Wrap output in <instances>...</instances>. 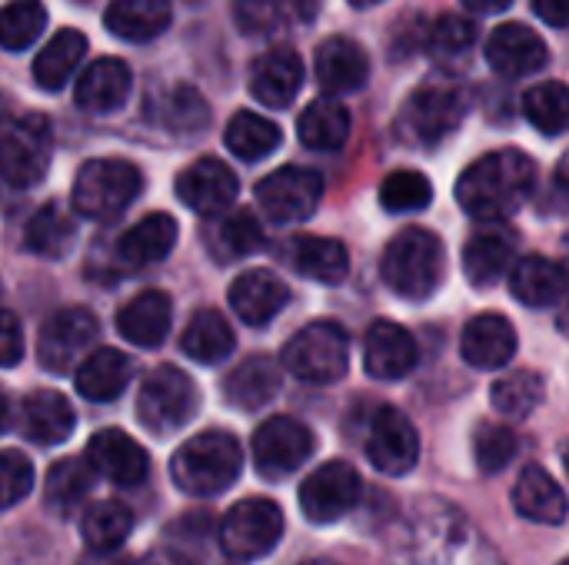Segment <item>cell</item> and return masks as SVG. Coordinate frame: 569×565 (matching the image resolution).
Returning <instances> with one entry per match:
<instances>
[{"label": "cell", "instance_id": "obj_1", "mask_svg": "<svg viewBox=\"0 0 569 565\" xmlns=\"http://www.w3.org/2000/svg\"><path fill=\"white\" fill-rule=\"evenodd\" d=\"M537 190V167L523 150H493L457 180L460 206L487 223L513 216Z\"/></svg>", "mask_w": 569, "mask_h": 565}, {"label": "cell", "instance_id": "obj_2", "mask_svg": "<svg viewBox=\"0 0 569 565\" xmlns=\"http://www.w3.org/2000/svg\"><path fill=\"white\" fill-rule=\"evenodd\" d=\"M243 470V450L230 433L210 430L193 440H187L173 460H170V476L187 496H217L237 483Z\"/></svg>", "mask_w": 569, "mask_h": 565}, {"label": "cell", "instance_id": "obj_3", "mask_svg": "<svg viewBox=\"0 0 569 565\" xmlns=\"http://www.w3.org/2000/svg\"><path fill=\"white\" fill-rule=\"evenodd\" d=\"M447 253L437 233L410 226L390 240L380 260L383 283L403 300H427L443 280Z\"/></svg>", "mask_w": 569, "mask_h": 565}, {"label": "cell", "instance_id": "obj_4", "mask_svg": "<svg viewBox=\"0 0 569 565\" xmlns=\"http://www.w3.org/2000/svg\"><path fill=\"white\" fill-rule=\"evenodd\" d=\"M143 176L130 160H90L73 180V210L87 220H110L140 196Z\"/></svg>", "mask_w": 569, "mask_h": 565}, {"label": "cell", "instance_id": "obj_5", "mask_svg": "<svg viewBox=\"0 0 569 565\" xmlns=\"http://www.w3.org/2000/svg\"><path fill=\"white\" fill-rule=\"evenodd\" d=\"M283 370L303 383H337L350 370V336L340 323L317 320L283 346Z\"/></svg>", "mask_w": 569, "mask_h": 565}, {"label": "cell", "instance_id": "obj_6", "mask_svg": "<svg viewBox=\"0 0 569 565\" xmlns=\"http://www.w3.org/2000/svg\"><path fill=\"white\" fill-rule=\"evenodd\" d=\"M197 406H200V393L193 380L177 366H157L140 386L137 420L153 436H170L193 420Z\"/></svg>", "mask_w": 569, "mask_h": 565}, {"label": "cell", "instance_id": "obj_7", "mask_svg": "<svg viewBox=\"0 0 569 565\" xmlns=\"http://www.w3.org/2000/svg\"><path fill=\"white\" fill-rule=\"evenodd\" d=\"M53 153V130L50 120L40 113L10 117L0 123V176L10 186H33Z\"/></svg>", "mask_w": 569, "mask_h": 565}, {"label": "cell", "instance_id": "obj_8", "mask_svg": "<svg viewBox=\"0 0 569 565\" xmlns=\"http://www.w3.org/2000/svg\"><path fill=\"white\" fill-rule=\"evenodd\" d=\"M283 536V513L270 500H243L220 519V549L230 559L250 563L267 556Z\"/></svg>", "mask_w": 569, "mask_h": 565}, {"label": "cell", "instance_id": "obj_9", "mask_svg": "<svg viewBox=\"0 0 569 565\" xmlns=\"http://www.w3.org/2000/svg\"><path fill=\"white\" fill-rule=\"evenodd\" d=\"M467 117V100L457 87L450 83H427L420 87L403 113H400V133L420 147H433L447 140Z\"/></svg>", "mask_w": 569, "mask_h": 565}, {"label": "cell", "instance_id": "obj_10", "mask_svg": "<svg viewBox=\"0 0 569 565\" xmlns=\"http://www.w3.org/2000/svg\"><path fill=\"white\" fill-rule=\"evenodd\" d=\"M323 200V176L307 167H280L257 183V203L277 223H300L317 213Z\"/></svg>", "mask_w": 569, "mask_h": 565}, {"label": "cell", "instance_id": "obj_11", "mask_svg": "<svg viewBox=\"0 0 569 565\" xmlns=\"http://www.w3.org/2000/svg\"><path fill=\"white\" fill-rule=\"evenodd\" d=\"M360 490L363 483L350 463L343 460L323 463L300 486V513L317 526L337 523L360 503Z\"/></svg>", "mask_w": 569, "mask_h": 565}, {"label": "cell", "instance_id": "obj_12", "mask_svg": "<svg viewBox=\"0 0 569 565\" xmlns=\"http://www.w3.org/2000/svg\"><path fill=\"white\" fill-rule=\"evenodd\" d=\"M313 446V433L300 420L273 416L253 436V466L267 480H283L310 460Z\"/></svg>", "mask_w": 569, "mask_h": 565}, {"label": "cell", "instance_id": "obj_13", "mask_svg": "<svg viewBox=\"0 0 569 565\" xmlns=\"http://www.w3.org/2000/svg\"><path fill=\"white\" fill-rule=\"evenodd\" d=\"M100 326H97V316L83 306H67V310H57L40 336H37V360L43 370L50 373H63L70 370L87 350L90 343L97 340Z\"/></svg>", "mask_w": 569, "mask_h": 565}, {"label": "cell", "instance_id": "obj_14", "mask_svg": "<svg viewBox=\"0 0 569 565\" xmlns=\"http://www.w3.org/2000/svg\"><path fill=\"white\" fill-rule=\"evenodd\" d=\"M367 460L373 463V470L387 476H407L420 460L417 426L393 406L377 410L367 433Z\"/></svg>", "mask_w": 569, "mask_h": 565}, {"label": "cell", "instance_id": "obj_15", "mask_svg": "<svg viewBox=\"0 0 569 565\" xmlns=\"http://www.w3.org/2000/svg\"><path fill=\"white\" fill-rule=\"evenodd\" d=\"M237 173L217 160V157H203L197 163H190L187 170L177 173V196L183 206H190L200 216H220L227 206H233L237 200Z\"/></svg>", "mask_w": 569, "mask_h": 565}, {"label": "cell", "instance_id": "obj_16", "mask_svg": "<svg viewBox=\"0 0 569 565\" xmlns=\"http://www.w3.org/2000/svg\"><path fill=\"white\" fill-rule=\"evenodd\" d=\"M83 460L90 463L93 473L107 476L117 486H140L150 470L143 446L120 430H100L97 436H90Z\"/></svg>", "mask_w": 569, "mask_h": 565}, {"label": "cell", "instance_id": "obj_17", "mask_svg": "<svg viewBox=\"0 0 569 565\" xmlns=\"http://www.w3.org/2000/svg\"><path fill=\"white\" fill-rule=\"evenodd\" d=\"M303 83V60L290 47H273L250 67V93L270 110H283L297 100Z\"/></svg>", "mask_w": 569, "mask_h": 565}, {"label": "cell", "instance_id": "obj_18", "mask_svg": "<svg viewBox=\"0 0 569 565\" xmlns=\"http://www.w3.org/2000/svg\"><path fill=\"white\" fill-rule=\"evenodd\" d=\"M417 340L390 320H377L363 340V370L373 380H403L417 366Z\"/></svg>", "mask_w": 569, "mask_h": 565}, {"label": "cell", "instance_id": "obj_19", "mask_svg": "<svg viewBox=\"0 0 569 565\" xmlns=\"http://www.w3.org/2000/svg\"><path fill=\"white\" fill-rule=\"evenodd\" d=\"M547 60H550L547 43L523 23H500L487 40V63L500 77L537 73Z\"/></svg>", "mask_w": 569, "mask_h": 565}, {"label": "cell", "instance_id": "obj_20", "mask_svg": "<svg viewBox=\"0 0 569 565\" xmlns=\"http://www.w3.org/2000/svg\"><path fill=\"white\" fill-rule=\"evenodd\" d=\"M130 87H133L130 67L117 57H100L80 73L73 87V100L87 113H113L127 103Z\"/></svg>", "mask_w": 569, "mask_h": 565}, {"label": "cell", "instance_id": "obj_21", "mask_svg": "<svg viewBox=\"0 0 569 565\" xmlns=\"http://www.w3.org/2000/svg\"><path fill=\"white\" fill-rule=\"evenodd\" d=\"M290 300L287 283L270 270H247L230 283V306L247 326H267Z\"/></svg>", "mask_w": 569, "mask_h": 565}, {"label": "cell", "instance_id": "obj_22", "mask_svg": "<svg viewBox=\"0 0 569 565\" xmlns=\"http://www.w3.org/2000/svg\"><path fill=\"white\" fill-rule=\"evenodd\" d=\"M317 83L327 93H353L370 80V57L350 37H330L317 50Z\"/></svg>", "mask_w": 569, "mask_h": 565}, {"label": "cell", "instance_id": "obj_23", "mask_svg": "<svg viewBox=\"0 0 569 565\" xmlns=\"http://www.w3.org/2000/svg\"><path fill=\"white\" fill-rule=\"evenodd\" d=\"M460 353L473 370H500L517 353V333L500 313L473 316L460 336Z\"/></svg>", "mask_w": 569, "mask_h": 565}, {"label": "cell", "instance_id": "obj_24", "mask_svg": "<svg viewBox=\"0 0 569 565\" xmlns=\"http://www.w3.org/2000/svg\"><path fill=\"white\" fill-rule=\"evenodd\" d=\"M170 316H173V303L167 293L160 290H143L137 293L130 303L120 306L117 313V333L143 350H153L167 340L170 333Z\"/></svg>", "mask_w": 569, "mask_h": 565}, {"label": "cell", "instance_id": "obj_25", "mask_svg": "<svg viewBox=\"0 0 569 565\" xmlns=\"http://www.w3.org/2000/svg\"><path fill=\"white\" fill-rule=\"evenodd\" d=\"M130 380H133V360L113 346H100L90 356H83V363L77 366V376H73L77 393L90 403L117 400Z\"/></svg>", "mask_w": 569, "mask_h": 565}, {"label": "cell", "instance_id": "obj_26", "mask_svg": "<svg viewBox=\"0 0 569 565\" xmlns=\"http://www.w3.org/2000/svg\"><path fill=\"white\" fill-rule=\"evenodd\" d=\"M73 406L53 390H37L20 406V433L37 446H57L73 433Z\"/></svg>", "mask_w": 569, "mask_h": 565}, {"label": "cell", "instance_id": "obj_27", "mask_svg": "<svg viewBox=\"0 0 569 565\" xmlns=\"http://www.w3.org/2000/svg\"><path fill=\"white\" fill-rule=\"evenodd\" d=\"M287 263L307 276V280H317V283H340L347 280L350 273V253L340 240H330V236H293L287 243Z\"/></svg>", "mask_w": 569, "mask_h": 565}, {"label": "cell", "instance_id": "obj_28", "mask_svg": "<svg viewBox=\"0 0 569 565\" xmlns=\"http://www.w3.org/2000/svg\"><path fill=\"white\" fill-rule=\"evenodd\" d=\"M510 290L523 306H553L567 293V270L560 260L550 256H523L517 266H510Z\"/></svg>", "mask_w": 569, "mask_h": 565}, {"label": "cell", "instance_id": "obj_29", "mask_svg": "<svg viewBox=\"0 0 569 565\" xmlns=\"http://www.w3.org/2000/svg\"><path fill=\"white\" fill-rule=\"evenodd\" d=\"M177 220L167 213H147L117 240V256L127 266H153L170 256L177 243Z\"/></svg>", "mask_w": 569, "mask_h": 565}, {"label": "cell", "instance_id": "obj_30", "mask_svg": "<svg viewBox=\"0 0 569 565\" xmlns=\"http://www.w3.org/2000/svg\"><path fill=\"white\" fill-rule=\"evenodd\" d=\"M513 506L523 519L560 526L567 519V496L543 466H527L513 486Z\"/></svg>", "mask_w": 569, "mask_h": 565}, {"label": "cell", "instance_id": "obj_31", "mask_svg": "<svg viewBox=\"0 0 569 565\" xmlns=\"http://www.w3.org/2000/svg\"><path fill=\"white\" fill-rule=\"evenodd\" d=\"M320 0H237L233 3V20L240 33L247 37H263L287 30L293 23H310L317 17Z\"/></svg>", "mask_w": 569, "mask_h": 565}, {"label": "cell", "instance_id": "obj_32", "mask_svg": "<svg viewBox=\"0 0 569 565\" xmlns=\"http://www.w3.org/2000/svg\"><path fill=\"white\" fill-rule=\"evenodd\" d=\"M103 23L120 40H153L170 27V0H110Z\"/></svg>", "mask_w": 569, "mask_h": 565}, {"label": "cell", "instance_id": "obj_33", "mask_svg": "<svg viewBox=\"0 0 569 565\" xmlns=\"http://www.w3.org/2000/svg\"><path fill=\"white\" fill-rule=\"evenodd\" d=\"M280 393V366L270 356L243 360L223 383V396L237 410H260Z\"/></svg>", "mask_w": 569, "mask_h": 565}, {"label": "cell", "instance_id": "obj_34", "mask_svg": "<svg viewBox=\"0 0 569 565\" xmlns=\"http://www.w3.org/2000/svg\"><path fill=\"white\" fill-rule=\"evenodd\" d=\"M513 266V236L507 230H483L473 233L463 250V270L473 286L500 283Z\"/></svg>", "mask_w": 569, "mask_h": 565}, {"label": "cell", "instance_id": "obj_35", "mask_svg": "<svg viewBox=\"0 0 569 565\" xmlns=\"http://www.w3.org/2000/svg\"><path fill=\"white\" fill-rule=\"evenodd\" d=\"M83 57H87V37L80 30H73V27H63L37 53V60H33V80L43 90H60L70 80V73L80 67Z\"/></svg>", "mask_w": 569, "mask_h": 565}, {"label": "cell", "instance_id": "obj_36", "mask_svg": "<svg viewBox=\"0 0 569 565\" xmlns=\"http://www.w3.org/2000/svg\"><path fill=\"white\" fill-rule=\"evenodd\" d=\"M233 343H237V340H233V330H230L227 316L217 313V310H197V313L190 316L183 336H180V350H183L190 360L207 363V366L227 360V356L233 353Z\"/></svg>", "mask_w": 569, "mask_h": 565}, {"label": "cell", "instance_id": "obj_37", "mask_svg": "<svg viewBox=\"0 0 569 565\" xmlns=\"http://www.w3.org/2000/svg\"><path fill=\"white\" fill-rule=\"evenodd\" d=\"M73 240H77V220L60 203H43L23 230L27 250L37 256H47V260L67 256Z\"/></svg>", "mask_w": 569, "mask_h": 565}, {"label": "cell", "instance_id": "obj_38", "mask_svg": "<svg viewBox=\"0 0 569 565\" xmlns=\"http://www.w3.org/2000/svg\"><path fill=\"white\" fill-rule=\"evenodd\" d=\"M297 133H300V143L310 147V150H320V153L337 150V147H343L347 137H350V113H347L343 103H337V100H330V97L313 100V103L300 113Z\"/></svg>", "mask_w": 569, "mask_h": 565}, {"label": "cell", "instance_id": "obj_39", "mask_svg": "<svg viewBox=\"0 0 569 565\" xmlns=\"http://www.w3.org/2000/svg\"><path fill=\"white\" fill-rule=\"evenodd\" d=\"M90 490H93V470H90V463L80 460V456H67V460H60V463L50 466L47 483H43V493H47L43 500H47V506L57 516H70L90 496Z\"/></svg>", "mask_w": 569, "mask_h": 565}, {"label": "cell", "instance_id": "obj_40", "mask_svg": "<svg viewBox=\"0 0 569 565\" xmlns=\"http://www.w3.org/2000/svg\"><path fill=\"white\" fill-rule=\"evenodd\" d=\"M227 147L233 157L257 163L280 147V127L273 120L253 113V110H240L227 123Z\"/></svg>", "mask_w": 569, "mask_h": 565}, {"label": "cell", "instance_id": "obj_41", "mask_svg": "<svg viewBox=\"0 0 569 565\" xmlns=\"http://www.w3.org/2000/svg\"><path fill=\"white\" fill-rule=\"evenodd\" d=\"M153 117L170 133H200L210 123V107L193 87L177 83V87L163 90L160 103L153 107Z\"/></svg>", "mask_w": 569, "mask_h": 565}, {"label": "cell", "instance_id": "obj_42", "mask_svg": "<svg viewBox=\"0 0 569 565\" xmlns=\"http://www.w3.org/2000/svg\"><path fill=\"white\" fill-rule=\"evenodd\" d=\"M130 529H133V513L117 500L93 503L80 523V536L90 549H120Z\"/></svg>", "mask_w": 569, "mask_h": 565}, {"label": "cell", "instance_id": "obj_43", "mask_svg": "<svg viewBox=\"0 0 569 565\" xmlns=\"http://www.w3.org/2000/svg\"><path fill=\"white\" fill-rule=\"evenodd\" d=\"M523 113L527 120L547 133V137H560L569 123V93L560 80H547L527 90L523 97Z\"/></svg>", "mask_w": 569, "mask_h": 565}, {"label": "cell", "instance_id": "obj_44", "mask_svg": "<svg viewBox=\"0 0 569 565\" xmlns=\"http://www.w3.org/2000/svg\"><path fill=\"white\" fill-rule=\"evenodd\" d=\"M543 380L533 373V370H517V373H507L503 380L493 383V410L503 413V416H513V420H523L530 416L540 403H543Z\"/></svg>", "mask_w": 569, "mask_h": 565}, {"label": "cell", "instance_id": "obj_45", "mask_svg": "<svg viewBox=\"0 0 569 565\" xmlns=\"http://www.w3.org/2000/svg\"><path fill=\"white\" fill-rule=\"evenodd\" d=\"M47 27V10L40 0H10L0 7V47L3 50H27Z\"/></svg>", "mask_w": 569, "mask_h": 565}, {"label": "cell", "instance_id": "obj_46", "mask_svg": "<svg viewBox=\"0 0 569 565\" xmlns=\"http://www.w3.org/2000/svg\"><path fill=\"white\" fill-rule=\"evenodd\" d=\"M433 200V186L420 170H397L380 183V203L390 213H417Z\"/></svg>", "mask_w": 569, "mask_h": 565}, {"label": "cell", "instance_id": "obj_47", "mask_svg": "<svg viewBox=\"0 0 569 565\" xmlns=\"http://www.w3.org/2000/svg\"><path fill=\"white\" fill-rule=\"evenodd\" d=\"M473 456L483 473H500L517 456V433L500 423H480L473 433Z\"/></svg>", "mask_w": 569, "mask_h": 565}, {"label": "cell", "instance_id": "obj_48", "mask_svg": "<svg viewBox=\"0 0 569 565\" xmlns=\"http://www.w3.org/2000/svg\"><path fill=\"white\" fill-rule=\"evenodd\" d=\"M473 37H477V27L460 17V13H443L437 17V23L427 30V43L433 53L440 57H457V53H467L473 47Z\"/></svg>", "mask_w": 569, "mask_h": 565}, {"label": "cell", "instance_id": "obj_49", "mask_svg": "<svg viewBox=\"0 0 569 565\" xmlns=\"http://www.w3.org/2000/svg\"><path fill=\"white\" fill-rule=\"evenodd\" d=\"M33 490V466L23 453L3 450L0 453V509L23 503Z\"/></svg>", "mask_w": 569, "mask_h": 565}, {"label": "cell", "instance_id": "obj_50", "mask_svg": "<svg viewBox=\"0 0 569 565\" xmlns=\"http://www.w3.org/2000/svg\"><path fill=\"white\" fill-rule=\"evenodd\" d=\"M220 243L227 246L230 256H247L263 246V226L253 210H237L223 220L220 226Z\"/></svg>", "mask_w": 569, "mask_h": 565}, {"label": "cell", "instance_id": "obj_51", "mask_svg": "<svg viewBox=\"0 0 569 565\" xmlns=\"http://www.w3.org/2000/svg\"><path fill=\"white\" fill-rule=\"evenodd\" d=\"M23 360V326L10 310H0V370H10Z\"/></svg>", "mask_w": 569, "mask_h": 565}, {"label": "cell", "instance_id": "obj_52", "mask_svg": "<svg viewBox=\"0 0 569 565\" xmlns=\"http://www.w3.org/2000/svg\"><path fill=\"white\" fill-rule=\"evenodd\" d=\"M537 17H543V23L563 30L569 23V0H533Z\"/></svg>", "mask_w": 569, "mask_h": 565}, {"label": "cell", "instance_id": "obj_53", "mask_svg": "<svg viewBox=\"0 0 569 565\" xmlns=\"http://www.w3.org/2000/svg\"><path fill=\"white\" fill-rule=\"evenodd\" d=\"M80 565H137L130 556H123L120 549H90Z\"/></svg>", "mask_w": 569, "mask_h": 565}, {"label": "cell", "instance_id": "obj_54", "mask_svg": "<svg viewBox=\"0 0 569 565\" xmlns=\"http://www.w3.org/2000/svg\"><path fill=\"white\" fill-rule=\"evenodd\" d=\"M467 10H473V13H500V10H507L513 0H460Z\"/></svg>", "mask_w": 569, "mask_h": 565}, {"label": "cell", "instance_id": "obj_55", "mask_svg": "<svg viewBox=\"0 0 569 565\" xmlns=\"http://www.w3.org/2000/svg\"><path fill=\"white\" fill-rule=\"evenodd\" d=\"M350 7H360V10H367V7H377V3H383V0H347Z\"/></svg>", "mask_w": 569, "mask_h": 565}, {"label": "cell", "instance_id": "obj_56", "mask_svg": "<svg viewBox=\"0 0 569 565\" xmlns=\"http://www.w3.org/2000/svg\"><path fill=\"white\" fill-rule=\"evenodd\" d=\"M7 426V396L0 393V430Z\"/></svg>", "mask_w": 569, "mask_h": 565}, {"label": "cell", "instance_id": "obj_57", "mask_svg": "<svg viewBox=\"0 0 569 565\" xmlns=\"http://www.w3.org/2000/svg\"><path fill=\"white\" fill-rule=\"evenodd\" d=\"M3 120H7V100L0 97V123H3Z\"/></svg>", "mask_w": 569, "mask_h": 565}, {"label": "cell", "instance_id": "obj_58", "mask_svg": "<svg viewBox=\"0 0 569 565\" xmlns=\"http://www.w3.org/2000/svg\"><path fill=\"white\" fill-rule=\"evenodd\" d=\"M307 565H340V563H330V559H317V563H307Z\"/></svg>", "mask_w": 569, "mask_h": 565}, {"label": "cell", "instance_id": "obj_59", "mask_svg": "<svg viewBox=\"0 0 569 565\" xmlns=\"http://www.w3.org/2000/svg\"><path fill=\"white\" fill-rule=\"evenodd\" d=\"M560 565H567V563H560Z\"/></svg>", "mask_w": 569, "mask_h": 565}]
</instances>
